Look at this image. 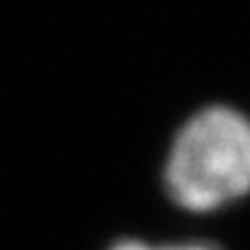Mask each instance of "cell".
<instances>
[{
    "label": "cell",
    "instance_id": "1",
    "mask_svg": "<svg viewBox=\"0 0 250 250\" xmlns=\"http://www.w3.org/2000/svg\"><path fill=\"white\" fill-rule=\"evenodd\" d=\"M167 197L187 211H214L250 192V119L214 104L185 122L163 170Z\"/></svg>",
    "mask_w": 250,
    "mask_h": 250
},
{
    "label": "cell",
    "instance_id": "2",
    "mask_svg": "<svg viewBox=\"0 0 250 250\" xmlns=\"http://www.w3.org/2000/svg\"><path fill=\"white\" fill-rule=\"evenodd\" d=\"M153 250H221L214 243L207 241H182V243H163V246H153Z\"/></svg>",
    "mask_w": 250,
    "mask_h": 250
},
{
    "label": "cell",
    "instance_id": "3",
    "mask_svg": "<svg viewBox=\"0 0 250 250\" xmlns=\"http://www.w3.org/2000/svg\"><path fill=\"white\" fill-rule=\"evenodd\" d=\"M107 250H153V246L146 241H139V238H122V241L112 243Z\"/></svg>",
    "mask_w": 250,
    "mask_h": 250
}]
</instances>
